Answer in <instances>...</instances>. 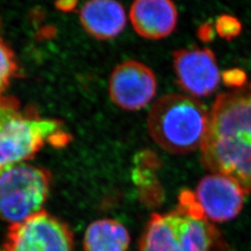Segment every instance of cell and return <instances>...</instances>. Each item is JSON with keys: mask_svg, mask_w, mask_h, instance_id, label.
<instances>
[{"mask_svg": "<svg viewBox=\"0 0 251 251\" xmlns=\"http://www.w3.org/2000/svg\"><path fill=\"white\" fill-rule=\"evenodd\" d=\"M129 19L140 36L148 39H160L173 32L178 13L171 1L140 0L131 5Z\"/></svg>", "mask_w": 251, "mask_h": 251, "instance_id": "cell-10", "label": "cell"}, {"mask_svg": "<svg viewBox=\"0 0 251 251\" xmlns=\"http://www.w3.org/2000/svg\"><path fill=\"white\" fill-rule=\"evenodd\" d=\"M82 26L90 36L106 40L118 36L126 24L124 7L116 1L95 0L81 8Z\"/></svg>", "mask_w": 251, "mask_h": 251, "instance_id": "cell-11", "label": "cell"}, {"mask_svg": "<svg viewBox=\"0 0 251 251\" xmlns=\"http://www.w3.org/2000/svg\"><path fill=\"white\" fill-rule=\"evenodd\" d=\"M0 251H75L69 226L44 210L10 225Z\"/></svg>", "mask_w": 251, "mask_h": 251, "instance_id": "cell-6", "label": "cell"}, {"mask_svg": "<svg viewBox=\"0 0 251 251\" xmlns=\"http://www.w3.org/2000/svg\"><path fill=\"white\" fill-rule=\"evenodd\" d=\"M156 92V79L144 63L127 61L111 74L109 93L112 100L124 110L137 111L146 106Z\"/></svg>", "mask_w": 251, "mask_h": 251, "instance_id": "cell-7", "label": "cell"}, {"mask_svg": "<svg viewBox=\"0 0 251 251\" xmlns=\"http://www.w3.org/2000/svg\"><path fill=\"white\" fill-rule=\"evenodd\" d=\"M245 195L233 179L221 174H210L199 181L196 198L207 219L225 223L240 213Z\"/></svg>", "mask_w": 251, "mask_h": 251, "instance_id": "cell-8", "label": "cell"}, {"mask_svg": "<svg viewBox=\"0 0 251 251\" xmlns=\"http://www.w3.org/2000/svg\"><path fill=\"white\" fill-rule=\"evenodd\" d=\"M208 171L235 181L251 193V83L216 98L201 144Z\"/></svg>", "mask_w": 251, "mask_h": 251, "instance_id": "cell-1", "label": "cell"}, {"mask_svg": "<svg viewBox=\"0 0 251 251\" xmlns=\"http://www.w3.org/2000/svg\"><path fill=\"white\" fill-rule=\"evenodd\" d=\"M2 98H3V97L0 98V109H1V104H2Z\"/></svg>", "mask_w": 251, "mask_h": 251, "instance_id": "cell-17", "label": "cell"}, {"mask_svg": "<svg viewBox=\"0 0 251 251\" xmlns=\"http://www.w3.org/2000/svg\"><path fill=\"white\" fill-rule=\"evenodd\" d=\"M198 36L200 37L201 40L203 41H210L212 37L214 36V31L213 28L210 26L209 25H204L199 28L198 31Z\"/></svg>", "mask_w": 251, "mask_h": 251, "instance_id": "cell-16", "label": "cell"}, {"mask_svg": "<svg viewBox=\"0 0 251 251\" xmlns=\"http://www.w3.org/2000/svg\"><path fill=\"white\" fill-rule=\"evenodd\" d=\"M130 236L124 225L115 220L102 219L93 222L84 235L85 251H126Z\"/></svg>", "mask_w": 251, "mask_h": 251, "instance_id": "cell-12", "label": "cell"}, {"mask_svg": "<svg viewBox=\"0 0 251 251\" xmlns=\"http://www.w3.org/2000/svg\"><path fill=\"white\" fill-rule=\"evenodd\" d=\"M214 229L180 207L152 214L140 242V251H209Z\"/></svg>", "mask_w": 251, "mask_h": 251, "instance_id": "cell-5", "label": "cell"}, {"mask_svg": "<svg viewBox=\"0 0 251 251\" xmlns=\"http://www.w3.org/2000/svg\"><path fill=\"white\" fill-rule=\"evenodd\" d=\"M174 68L179 86L196 97L211 94L220 82L215 56L208 49L174 52Z\"/></svg>", "mask_w": 251, "mask_h": 251, "instance_id": "cell-9", "label": "cell"}, {"mask_svg": "<svg viewBox=\"0 0 251 251\" xmlns=\"http://www.w3.org/2000/svg\"><path fill=\"white\" fill-rule=\"evenodd\" d=\"M208 113L198 100L182 94H168L157 100L148 115L152 140L172 153H187L201 147Z\"/></svg>", "mask_w": 251, "mask_h": 251, "instance_id": "cell-3", "label": "cell"}, {"mask_svg": "<svg viewBox=\"0 0 251 251\" xmlns=\"http://www.w3.org/2000/svg\"><path fill=\"white\" fill-rule=\"evenodd\" d=\"M50 186L49 172L26 162L0 169V219L17 225L41 212Z\"/></svg>", "mask_w": 251, "mask_h": 251, "instance_id": "cell-4", "label": "cell"}, {"mask_svg": "<svg viewBox=\"0 0 251 251\" xmlns=\"http://www.w3.org/2000/svg\"><path fill=\"white\" fill-rule=\"evenodd\" d=\"M216 29L219 36L227 40H231L241 33V23L231 15H222L216 23Z\"/></svg>", "mask_w": 251, "mask_h": 251, "instance_id": "cell-14", "label": "cell"}, {"mask_svg": "<svg viewBox=\"0 0 251 251\" xmlns=\"http://www.w3.org/2000/svg\"><path fill=\"white\" fill-rule=\"evenodd\" d=\"M18 66L14 53L0 38V98L3 91L9 86L11 78L17 72Z\"/></svg>", "mask_w": 251, "mask_h": 251, "instance_id": "cell-13", "label": "cell"}, {"mask_svg": "<svg viewBox=\"0 0 251 251\" xmlns=\"http://www.w3.org/2000/svg\"><path fill=\"white\" fill-rule=\"evenodd\" d=\"M71 140L61 122L22 111L18 101L2 98L0 109V169L26 162L46 144L63 147Z\"/></svg>", "mask_w": 251, "mask_h": 251, "instance_id": "cell-2", "label": "cell"}, {"mask_svg": "<svg viewBox=\"0 0 251 251\" xmlns=\"http://www.w3.org/2000/svg\"><path fill=\"white\" fill-rule=\"evenodd\" d=\"M222 77L225 85L233 89L242 88L247 83V75L242 70L236 68L225 71Z\"/></svg>", "mask_w": 251, "mask_h": 251, "instance_id": "cell-15", "label": "cell"}]
</instances>
